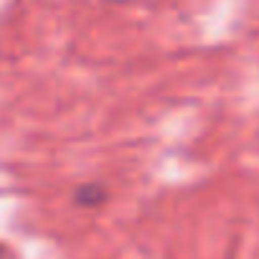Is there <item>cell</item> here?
Instances as JSON below:
<instances>
[{
    "instance_id": "cell-1",
    "label": "cell",
    "mask_w": 259,
    "mask_h": 259,
    "mask_svg": "<svg viewBox=\"0 0 259 259\" xmlns=\"http://www.w3.org/2000/svg\"><path fill=\"white\" fill-rule=\"evenodd\" d=\"M0 259H3V249H0Z\"/></svg>"
}]
</instances>
